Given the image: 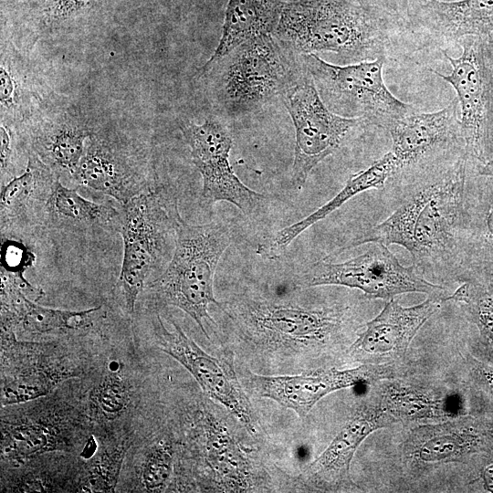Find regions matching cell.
Here are the masks:
<instances>
[{
	"label": "cell",
	"instance_id": "obj_1",
	"mask_svg": "<svg viewBox=\"0 0 493 493\" xmlns=\"http://www.w3.org/2000/svg\"><path fill=\"white\" fill-rule=\"evenodd\" d=\"M477 166L460 149L396 172L384 186L397 195L395 209L338 253L367 243L395 244L426 279L463 282L467 185Z\"/></svg>",
	"mask_w": 493,
	"mask_h": 493
},
{
	"label": "cell",
	"instance_id": "obj_2",
	"mask_svg": "<svg viewBox=\"0 0 493 493\" xmlns=\"http://www.w3.org/2000/svg\"><path fill=\"white\" fill-rule=\"evenodd\" d=\"M406 34V16L387 4L284 2L274 36L299 55L332 52L348 64L388 56Z\"/></svg>",
	"mask_w": 493,
	"mask_h": 493
},
{
	"label": "cell",
	"instance_id": "obj_3",
	"mask_svg": "<svg viewBox=\"0 0 493 493\" xmlns=\"http://www.w3.org/2000/svg\"><path fill=\"white\" fill-rule=\"evenodd\" d=\"M223 117L236 119L259 110L307 74L301 56L274 35L247 40L198 71Z\"/></svg>",
	"mask_w": 493,
	"mask_h": 493
},
{
	"label": "cell",
	"instance_id": "obj_4",
	"mask_svg": "<svg viewBox=\"0 0 493 493\" xmlns=\"http://www.w3.org/2000/svg\"><path fill=\"white\" fill-rule=\"evenodd\" d=\"M121 206L119 230L123 257L116 289L125 310L132 314L146 282L160 276L170 262L183 217L177 196L163 186L157 185Z\"/></svg>",
	"mask_w": 493,
	"mask_h": 493
},
{
	"label": "cell",
	"instance_id": "obj_5",
	"mask_svg": "<svg viewBox=\"0 0 493 493\" xmlns=\"http://www.w3.org/2000/svg\"><path fill=\"white\" fill-rule=\"evenodd\" d=\"M231 243L230 229L223 223L191 225L183 218L170 262L149 285L158 304L182 309L206 338L204 321H213L208 308L211 304L221 306L214 295L215 274Z\"/></svg>",
	"mask_w": 493,
	"mask_h": 493
},
{
	"label": "cell",
	"instance_id": "obj_6",
	"mask_svg": "<svg viewBox=\"0 0 493 493\" xmlns=\"http://www.w3.org/2000/svg\"><path fill=\"white\" fill-rule=\"evenodd\" d=\"M301 60L326 106L347 118H362L369 125L387 129L395 120L415 110L396 98L383 81L386 57L333 65L316 54Z\"/></svg>",
	"mask_w": 493,
	"mask_h": 493
},
{
	"label": "cell",
	"instance_id": "obj_7",
	"mask_svg": "<svg viewBox=\"0 0 493 493\" xmlns=\"http://www.w3.org/2000/svg\"><path fill=\"white\" fill-rule=\"evenodd\" d=\"M236 326L250 340L265 345L299 348L324 342L339 334L347 309H309L260 296H239L221 303Z\"/></svg>",
	"mask_w": 493,
	"mask_h": 493
},
{
	"label": "cell",
	"instance_id": "obj_8",
	"mask_svg": "<svg viewBox=\"0 0 493 493\" xmlns=\"http://www.w3.org/2000/svg\"><path fill=\"white\" fill-rule=\"evenodd\" d=\"M362 254L341 262L328 257L309 265L297 279L299 286L310 288L333 285L356 288L369 299H392L395 296L417 292L447 301L446 289L426 279L412 264L405 267L382 242Z\"/></svg>",
	"mask_w": 493,
	"mask_h": 493
},
{
	"label": "cell",
	"instance_id": "obj_9",
	"mask_svg": "<svg viewBox=\"0 0 493 493\" xmlns=\"http://www.w3.org/2000/svg\"><path fill=\"white\" fill-rule=\"evenodd\" d=\"M459 43L462 54L458 58L441 49L452 66L449 74L428 69L454 88L464 149L481 165L493 157V59L484 38L470 36Z\"/></svg>",
	"mask_w": 493,
	"mask_h": 493
},
{
	"label": "cell",
	"instance_id": "obj_10",
	"mask_svg": "<svg viewBox=\"0 0 493 493\" xmlns=\"http://www.w3.org/2000/svg\"><path fill=\"white\" fill-rule=\"evenodd\" d=\"M281 99L295 130L291 182L296 190H300L321 161L334 153L353 131L369 124L362 118H347L332 112L321 100L308 71Z\"/></svg>",
	"mask_w": 493,
	"mask_h": 493
},
{
	"label": "cell",
	"instance_id": "obj_11",
	"mask_svg": "<svg viewBox=\"0 0 493 493\" xmlns=\"http://www.w3.org/2000/svg\"><path fill=\"white\" fill-rule=\"evenodd\" d=\"M74 180L121 205L157 184L143 150L118 132L97 131L87 140Z\"/></svg>",
	"mask_w": 493,
	"mask_h": 493
},
{
	"label": "cell",
	"instance_id": "obj_12",
	"mask_svg": "<svg viewBox=\"0 0 493 493\" xmlns=\"http://www.w3.org/2000/svg\"><path fill=\"white\" fill-rule=\"evenodd\" d=\"M181 131L202 176L203 201L208 205L224 201L246 216L259 215L269 198L246 186L233 171L229 163L233 139L225 123L209 116L201 124L184 123Z\"/></svg>",
	"mask_w": 493,
	"mask_h": 493
},
{
	"label": "cell",
	"instance_id": "obj_13",
	"mask_svg": "<svg viewBox=\"0 0 493 493\" xmlns=\"http://www.w3.org/2000/svg\"><path fill=\"white\" fill-rule=\"evenodd\" d=\"M167 330L157 317L155 333L160 350L183 365L203 391L226 407L249 433L256 434L257 419L231 365L200 348L173 320Z\"/></svg>",
	"mask_w": 493,
	"mask_h": 493
},
{
	"label": "cell",
	"instance_id": "obj_14",
	"mask_svg": "<svg viewBox=\"0 0 493 493\" xmlns=\"http://www.w3.org/2000/svg\"><path fill=\"white\" fill-rule=\"evenodd\" d=\"M406 33L422 45L445 47L466 37L493 39V0H419L406 12Z\"/></svg>",
	"mask_w": 493,
	"mask_h": 493
},
{
	"label": "cell",
	"instance_id": "obj_15",
	"mask_svg": "<svg viewBox=\"0 0 493 493\" xmlns=\"http://www.w3.org/2000/svg\"><path fill=\"white\" fill-rule=\"evenodd\" d=\"M389 372L387 367L361 365L294 375L251 374L248 385L257 396L270 399L294 411L299 417H305L319 401L330 393L386 378Z\"/></svg>",
	"mask_w": 493,
	"mask_h": 493
},
{
	"label": "cell",
	"instance_id": "obj_16",
	"mask_svg": "<svg viewBox=\"0 0 493 493\" xmlns=\"http://www.w3.org/2000/svg\"><path fill=\"white\" fill-rule=\"evenodd\" d=\"M457 99L432 112L414 110L386 129L397 172L411 168L456 150H465L459 129ZM466 152V151H465Z\"/></svg>",
	"mask_w": 493,
	"mask_h": 493
},
{
	"label": "cell",
	"instance_id": "obj_17",
	"mask_svg": "<svg viewBox=\"0 0 493 493\" xmlns=\"http://www.w3.org/2000/svg\"><path fill=\"white\" fill-rule=\"evenodd\" d=\"M32 117L29 138L33 153L59 178L67 174L74 179L86 142L95 129L74 106L45 109Z\"/></svg>",
	"mask_w": 493,
	"mask_h": 493
},
{
	"label": "cell",
	"instance_id": "obj_18",
	"mask_svg": "<svg viewBox=\"0 0 493 493\" xmlns=\"http://www.w3.org/2000/svg\"><path fill=\"white\" fill-rule=\"evenodd\" d=\"M443 299L428 297L425 301L404 307L389 299L381 312L366 322L365 329L352 343V352L404 355L421 327L435 313Z\"/></svg>",
	"mask_w": 493,
	"mask_h": 493
},
{
	"label": "cell",
	"instance_id": "obj_19",
	"mask_svg": "<svg viewBox=\"0 0 493 493\" xmlns=\"http://www.w3.org/2000/svg\"><path fill=\"white\" fill-rule=\"evenodd\" d=\"M397 168L396 160L389 151L368 168L351 175L343 188L319 209L265 237L257 245V254L267 260L279 258L300 234L324 219L348 200L371 189H383L388 180L396 173Z\"/></svg>",
	"mask_w": 493,
	"mask_h": 493
},
{
	"label": "cell",
	"instance_id": "obj_20",
	"mask_svg": "<svg viewBox=\"0 0 493 493\" xmlns=\"http://www.w3.org/2000/svg\"><path fill=\"white\" fill-rule=\"evenodd\" d=\"M396 423L379 406L359 409L321 454L309 464L306 475L319 484H340L349 477L352 457L362 442L375 430Z\"/></svg>",
	"mask_w": 493,
	"mask_h": 493
},
{
	"label": "cell",
	"instance_id": "obj_21",
	"mask_svg": "<svg viewBox=\"0 0 493 493\" xmlns=\"http://www.w3.org/2000/svg\"><path fill=\"white\" fill-rule=\"evenodd\" d=\"M58 177L35 153H31L25 172L2 186V229L20 226L32 213L40 212L43 217L47 200Z\"/></svg>",
	"mask_w": 493,
	"mask_h": 493
},
{
	"label": "cell",
	"instance_id": "obj_22",
	"mask_svg": "<svg viewBox=\"0 0 493 493\" xmlns=\"http://www.w3.org/2000/svg\"><path fill=\"white\" fill-rule=\"evenodd\" d=\"M282 0H229L219 43L206 62H213L238 45L273 35L278 23Z\"/></svg>",
	"mask_w": 493,
	"mask_h": 493
},
{
	"label": "cell",
	"instance_id": "obj_23",
	"mask_svg": "<svg viewBox=\"0 0 493 493\" xmlns=\"http://www.w3.org/2000/svg\"><path fill=\"white\" fill-rule=\"evenodd\" d=\"M465 249L467 271L493 262V177L474 172L466 201Z\"/></svg>",
	"mask_w": 493,
	"mask_h": 493
},
{
	"label": "cell",
	"instance_id": "obj_24",
	"mask_svg": "<svg viewBox=\"0 0 493 493\" xmlns=\"http://www.w3.org/2000/svg\"><path fill=\"white\" fill-rule=\"evenodd\" d=\"M43 217L58 228L86 230L113 226L119 229L121 213L111 205L84 198L76 189L61 184L58 177L47 200Z\"/></svg>",
	"mask_w": 493,
	"mask_h": 493
},
{
	"label": "cell",
	"instance_id": "obj_25",
	"mask_svg": "<svg viewBox=\"0 0 493 493\" xmlns=\"http://www.w3.org/2000/svg\"><path fill=\"white\" fill-rule=\"evenodd\" d=\"M380 407L395 422L439 419L457 412L450 402L431 391L399 383L385 386Z\"/></svg>",
	"mask_w": 493,
	"mask_h": 493
},
{
	"label": "cell",
	"instance_id": "obj_26",
	"mask_svg": "<svg viewBox=\"0 0 493 493\" xmlns=\"http://www.w3.org/2000/svg\"><path fill=\"white\" fill-rule=\"evenodd\" d=\"M22 17L43 31H54L91 16L111 0H14Z\"/></svg>",
	"mask_w": 493,
	"mask_h": 493
},
{
	"label": "cell",
	"instance_id": "obj_27",
	"mask_svg": "<svg viewBox=\"0 0 493 493\" xmlns=\"http://www.w3.org/2000/svg\"><path fill=\"white\" fill-rule=\"evenodd\" d=\"M1 121L31 118L35 92L18 56L10 47L2 45L0 63Z\"/></svg>",
	"mask_w": 493,
	"mask_h": 493
},
{
	"label": "cell",
	"instance_id": "obj_28",
	"mask_svg": "<svg viewBox=\"0 0 493 493\" xmlns=\"http://www.w3.org/2000/svg\"><path fill=\"white\" fill-rule=\"evenodd\" d=\"M447 300L462 305L478 332L480 361L493 366V292L477 281L467 280Z\"/></svg>",
	"mask_w": 493,
	"mask_h": 493
},
{
	"label": "cell",
	"instance_id": "obj_29",
	"mask_svg": "<svg viewBox=\"0 0 493 493\" xmlns=\"http://www.w3.org/2000/svg\"><path fill=\"white\" fill-rule=\"evenodd\" d=\"M54 438L48 428L41 425L24 424L5 433L2 452L5 456L20 461L37 453L54 447Z\"/></svg>",
	"mask_w": 493,
	"mask_h": 493
},
{
	"label": "cell",
	"instance_id": "obj_30",
	"mask_svg": "<svg viewBox=\"0 0 493 493\" xmlns=\"http://www.w3.org/2000/svg\"><path fill=\"white\" fill-rule=\"evenodd\" d=\"M173 455L165 443L152 446L148 452L142 469V483L148 491L163 489L172 475Z\"/></svg>",
	"mask_w": 493,
	"mask_h": 493
},
{
	"label": "cell",
	"instance_id": "obj_31",
	"mask_svg": "<svg viewBox=\"0 0 493 493\" xmlns=\"http://www.w3.org/2000/svg\"><path fill=\"white\" fill-rule=\"evenodd\" d=\"M124 448L120 446L107 451L96 462L88 478L82 486L85 492L113 491L124 456Z\"/></svg>",
	"mask_w": 493,
	"mask_h": 493
},
{
	"label": "cell",
	"instance_id": "obj_32",
	"mask_svg": "<svg viewBox=\"0 0 493 493\" xmlns=\"http://www.w3.org/2000/svg\"><path fill=\"white\" fill-rule=\"evenodd\" d=\"M96 402L106 415L120 414L128 402V391L122 380L113 372L107 375L98 388Z\"/></svg>",
	"mask_w": 493,
	"mask_h": 493
},
{
	"label": "cell",
	"instance_id": "obj_33",
	"mask_svg": "<svg viewBox=\"0 0 493 493\" xmlns=\"http://www.w3.org/2000/svg\"><path fill=\"white\" fill-rule=\"evenodd\" d=\"M467 364L484 412L493 414V366L471 355L467 357Z\"/></svg>",
	"mask_w": 493,
	"mask_h": 493
},
{
	"label": "cell",
	"instance_id": "obj_34",
	"mask_svg": "<svg viewBox=\"0 0 493 493\" xmlns=\"http://www.w3.org/2000/svg\"><path fill=\"white\" fill-rule=\"evenodd\" d=\"M1 138V179L2 181L7 175L14 174V141L11 132V127L5 122L1 121L0 126Z\"/></svg>",
	"mask_w": 493,
	"mask_h": 493
},
{
	"label": "cell",
	"instance_id": "obj_35",
	"mask_svg": "<svg viewBox=\"0 0 493 493\" xmlns=\"http://www.w3.org/2000/svg\"><path fill=\"white\" fill-rule=\"evenodd\" d=\"M467 280L477 281L493 292V262L472 267L467 273L465 281Z\"/></svg>",
	"mask_w": 493,
	"mask_h": 493
},
{
	"label": "cell",
	"instance_id": "obj_36",
	"mask_svg": "<svg viewBox=\"0 0 493 493\" xmlns=\"http://www.w3.org/2000/svg\"><path fill=\"white\" fill-rule=\"evenodd\" d=\"M488 51L493 59V40H486ZM477 173L479 175L493 177V157L486 163L478 165Z\"/></svg>",
	"mask_w": 493,
	"mask_h": 493
},
{
	"label": "cell",
	"instance_id": "obj_37",
	"mask_svg": "<svg viewBox=\"0 0 493 493\" xmlns=\"http://www.w3.org/2000/svg\"><path fill=\"white\" fill-rule=\"evenodd\" d=\"M415 1L419 0H388L390 5L399 13L406 16L408 6Z\"/></svg>",
	"mask_w": 493,
	"mask_h": 493
},
{
	"label": "cell",
	"instance_id": "obj_38",
	"mask_svg": "<svg viewBox=\"0 0 493 493\" xmlns=\"http://www.w3.org/2000/svg\"><path fill=\"white\" fill-rule=\"evenodd\" d=\"M95 450H96V444L93 441V439H91L88 442L87 446H85L82 452V456L89 458L94 454Z\"/></svg>",
	"mask_w": 493,
	"mask_h": 493
},
{
	"label": "cell",
	"instance_id": "obj_39",
	"mask_svg": "<svg viewBox=\"0 0 493 493\" xmlns=\"http://www.w3.org/2000/svg\"><path fill=\"white\" fill-rule=\"evenodd\" d=\"M348 1L355 3V4H360V5H378V4L390 5L388 0H348Z\"/></svg>",
	"mask_w": 493,
	"mask_h": 493
},
{
	"label": "cell",
	"instance_id": "obj_40",
	"mask_svg": "<svg viewBox=\"0 0 493 493\" xmlns=\"http://www.w3.org/2000/svg\"><path fill=\"white\" fill-rule=\"evenodd\" d=\"M283 2H294V1H302V0H282Z\"/></svg>",
	"mask_w": 493,
	"mask_h": 493
}]
</instances>
